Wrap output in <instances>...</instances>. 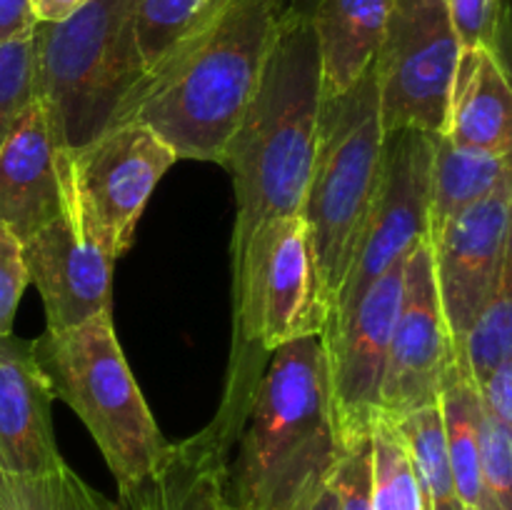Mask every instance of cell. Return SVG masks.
<instances>
[{
    "mask_svg": "<svg viewBox=\"0 0 512 510\" xmlns=\"http://www.w3.org/2000/svg\"><path fill=\"white\" fill-rule=\"evenodd\" d=\"M278 20L275 0H228L145 75L125 120L155 130L178 158L223 163L263 78Z\"/></svg>",
    "mask_w": 512,
    "mask_h": 510,
    "instance_id": "6da1fadb",
    "label": "cell"
},
{
    "mask_svg": "<svg viewBox=\"0 0 512 510\" xmlns=\"http://www.w3.org/2000/svg\"><path fill=\"white\" fill-rule=\"evenodd\" d=\"M323 100L320 55L308 18H280L263 78L223 153L233 175V255L255 230L280 215H298L313 168Z\"/></svg>",
    "mask_w": 512,
    "mask_h": 510,
    "instance_id": "7a4b0ae2",
    "label": "cell"
},
{
    "mask_svg": "<svg viewBox=\"0 0 512 510\" xmlns=\"http://www.w3.org/2000/svg\"><path fill=\"white\" fill-rule=\"evenodd\" d=\"M233 448L228 488L235 510H290L305 490L333 475L343 443L320 335L270 353Z\"/></svg>",
    "mask_w": 512,
    "mask_h": 510,
    "instance_id": "3957f363",
    "label": "cell"
},
{
    "mask_svg": "<svg viewBox=\"0 0 512 510\" xmlns=\"http://www.w3.org/2000/svg\"><path fill=\"white\" fill-rule=\"evenodd\" d=\"M35 100L63 153L123 123L145 78L135 0H90L60 23H38Z\"/></svg>",
    "mask_w": 512,
    "mask_h": 510,
    "instance_id": "277c9868",
    "label": "cell"
},
{
    "mask_svg": "<svg viewBox=\"0 0 512 510\" xmlns=\"http://www.w3.org/2000/svg\"><path fill=\"white\" fill-rule=\"evenodd\" d=\"M385 128L375 63L345 93L323 95L303 218L325 305L353 263L383 163Z\"/></svg>",
    "mask_w": 512,
    "mask_h": 510,
    "instance_id": "5b68a950",
    "label": "cell"
},
{
    "mask_svg": "<svg viewBox=\"0 0 512 510\" xmlns=\"http://www.w3.org/2000/svg\"><path fill=\"white\" fill-rule=\"evenodd\" d=\"M30 348L50 395L83 420L120 493L150 475L170 443L130 373L113 315H93L55 333L45 330Z\"/></svg>",
    "mask_w": 512,
    "mask_h": 510,
    "instance_id": "8992f818",
    "label": "cell"
},
{
    "mask_svg": "<svg viewBox=\"0 0 512 510\" xmlns=\"http://www.w3.org/2000/svg\"><path fill=\"white\" fill-rule=\"evenodd\" d=\"M460 40L445 0H390L375 55L383 128L445 133Z\"/></svg>",
    "mask_w": 512,
    "mask_h": 510,
    "instance_id": "52a82bcc",
    "label": "cell"
},
{
    "mask_svg": "<svg viewBox=\"0 0 512 510\" xmlns=\"http://www.w3.org/2000/svg\"><path fill=\"white\" fill-rule=\"evenodd\" d=\"M175 160L173 148L138 120L65 153L80 218L113 260L130 248L145 203Z\"/></svg>",
    "mask_w": 512,
    "mask_h": 510,
    "instance_id": "ba28073f",
    "label": "cell"
},
{
    "mask_svg": "<svg viewBox=\"0 0 512 510\" xmlns=\"http://www.w3.org/2000/svg\"><path fill=\"white\" fill-rule=\"evenodd\" d=\"M433 135L415 128L385 133L378 188L355 248L353 263L325 323L345 318L360 295L428 238Z\"/></svg>",
    "mask_w": 512,
    "mask_h": 510,
    "instance_id": "9c48e42d",
    "label": "cell"
},
{
    "mask_svg": "<svg viewBox=\"0 0 512 510\" xmlns=\"http://www.w3.org/2000/svg\"><path fill=\"white\" fill-rule=\"evenodd\" d=\"M403 263L385 270L345 318L325 323L320 333L335 428L343 445L370 435L380 418V390L403 288Z\"/></svg>",
    "mask_w": 512,
    "mask_h": 510,
    "instance_id": "30bf717a",
    "label": "cell"
},
{
    "mask_svg": "<svg viewBox=\"0 0 512 510\" xmlns=\"http://www.w3.org/2000/svg\"><path fill=\"white\" fill-rule=\"evenodd\" d=\"M455 360L435 283L433 248L425 238L403 263V288L380 390V418L395 423L413 410L438 403L440 383Z\"/></svg>",
    "mask_w": 512,
    "mask_h": 510,
    "instance_id": "8fae6325",
    "label": "cell"
},
{
    "mask_svg": "<svg viewBox=\"0 0 512 510\" xmlns=\"http://www.w3.org/2000/svg\"><path fill=\"white\" fill-rule=\"evenodd\" d=\"M63 213L23 240L28 280L45 305V330H68L93 315L110 313L115 260L88 233L70 185L63 153Z\"/></svg>",
    "mask_w": 512,
    "mask_h": 510,
    "instance_id": "7c38bea8",
    "label": "cell"
},
{
    "mask_svg": "<svg viewBox=\"0 0 512 510\" xmlns=\"http://www.w3.org/2000/svg\"><path fill=\"white\" fill-rule=\"evenodd\" d=\"M510 203L512 180L463 210L438 238L430 240L435 283L455 358L478 310L490 298L505 268L512 265Z\"/></svg>",
    "mask_w": 512,
    "mask_h": 510,
    "instance_id": "4fadbf2b",
    "label": "cell"
},
{
    "mask_svg": "<svg viewBox=\"0 0 512 510\" xmlns=\"http://www.w3.org/2000/svg\"><path fill=\"white\" fill-rule=\"evenodd\" d=\"M63 150L35 100L0 145V223L23 243L63 213Z\"/></svg>",
    "mask_w": 512,
    "mask_h": 510,
    "instance_id": "5bb4252c",
    "label": "cell"
},
{
    "mask_svg": "<svg viewBox=\"0 0 512 510\" xmlns=\"http://www.w3.org/2000/svg\"><path fill=\"white\" fill-rule=\"evenodd\" d=\"M48 383L28 340L0 338V470L38 475L60 468Z\"/></svg>",
    "mask_w": 512,
    "mask_h": 510,
    "instance_id": "9a60e30c",
    "label": "cell"
},
{
    "mask_svg": "<svg viewBox=\"0 0 512 510\" xmlns=\"http://www.w3.org/2000/svg\"><path fill=\"white\" fill-rule=\"evenodd\" d=\"M230 450L210 430L170 443L138 485L120 493L125 510H235L228 488Z\"/></svg>",
    "mask_w": 512,
    "mask_h": 510,
    "instance_id": "2e32d148",
    "label": "cell"
},
{
    "mask_svg": "<svg viewBox=\"0 0 512 510\" xmlns=\"http://www.w3.org/2000/svg\"><path fill=\"white\" fill-rule=\"evenodd\" d=\"M443 135L465 148L510 155L512 90L503 55L488 48L460 50Z\"/></svg>",
    "mask_w": 512,
    "mask_h": 510,
    "instance_id": "e0dca14e",
    "label": "cell"
},
{
    "mask_svg": "<svg viewBox=\"0 0 512 510\" xmlns=\"http://www.w3.org/2000/svg\"><path fill=\"white\" fill-rule=\"evenodd\" d=\"M390 0H318L310 13L323 95L345 93L375 63Z\"/></svg>",
    "mask_w": 512,
    "mask_h": 510,
    "instance_id": "ac0fdd59",
    "label": "cell"
},
{
    "mask_svg": "<svg viewBox=\"0 0 512 510\" xmlns=\"http://www.w3.org/2000/svg\"><path fill=\"white\" fill-rule=\"evenodd\" d=\"M508 180H512L510 155L465 148L445 135H433L428 240L438 238L450 220Z\"/></svg>",
    "mask_w": 512,
    "mask_h": 510,
    "instance_id": "d6986e66",
    "label": "cell"
},
{
    "mask_svg": "<svg viewBox=\"0 0 512 510\" xmlns=\"http://www.w3.org/2000/svg\"><path fill=\"white\" fill-rule=\"evenodd\" d=\"M438 408L443 418L445 448L453 468L455 490L463 508L493 510L480 478V393L468 370L455 360L438 390Z\"/></svg>",
    "mask_w": 512,
    "mask_h": 510,
    "instance_id": "ffe728a7",
    "label": "cell"
},
{
    "mask_svg": "<svg viewBox=\"0 0 512 510\" xmlns=\"http://www.w3.org/2000/svg\"><path fill=\"white\" fill-rule=\"evenodd\" d=\"M395 428L403 435L410 463L418 475L425 510H463L458 490H455L448 448H445L443 418H440L438 403H430L395 420Z\"/></svg>",
    "mask_w": 512,
    "mask_h": 510,
    "instance_id": "44dd1931",
    "label": "cell"
},
{
    "mask_svg": "<svg viewBox=\"0 0 512 510\" xmlns=\"http://www.w3.org/2000/svg\"><path fill=\"white\" fill-rule=\"evenodd\" d=\"M228 0H135V38L145 75L203 30Z\"/></svg>",
    "mask_w": 512,
    "mask_h": 510,
    "instance_id": "7402d4cb",
    "label": "cell"
},
{
    "mask_svg": "<svg viewBox=\"0 0 512 510\" xmlns=\"http://www.w3.org/2000/svg\"><path fill=\"white\" fill-rule=\"evenodd\" d=\"M0 510H125V505L105 498L63 463L38 475L0 470Z\"/></svg>",
    "mask_w": 512,
    "mask_h": 510,
    "instance_id": "603a6c76",
    "label": "cell"
},
{
    "mask_svg": "<svg viewBox=\"0 0 512 510\" xmlns=\"http://www.w3.org/2000/svg\"><path fill=\"white\" fill-rule=\"evenodd\" d=\"M512 265L500 275L498 285L475 315L458 350V363L468 370L475 388H483L493 370L512 358Z\"/></svg>",
    "mask_w": 512,
    "mask_h": 510,
    "instance_id": "cb8c5ba5",
    "label": "cell"
},
{
    "mask_svg": "<svg viewBox=\"0 0 512 510\" xmlns=\"http://www.w3.org/2000/svg\"><path fill=\"white\" fill-rule=\"evenodd\" d=\"M373 455V510H425L423 490L410 463L408 448L390 420L378 418L370 430Z\"/></svg>",
    "mask_w": 512,
    "mask_h": 510,
    "instance_id": "d4e9b609",
    "label": "cell"
},
{
    "mask_svg": "<svg viewBox=\"0 0 512 510\" xmlns=\"http://www.w3.org/2000/svg\"><path fill=\"white\" fill-rule=\"evenodd\" d=\"M35 103L33 33L0 40V145Z\"/></svg>",
    "mask_w": 512,
    "mask_h": 510,
    "instance_id": "484cf974",
    "label": "cell"
},
{
    "mask_svg": "<svg viewBox=\"0 0 512 510\" xmlns=\"http://www.w3.org/2000/svg\"><path fill=\"white\" fill-rule=\"evenodd\" d=\"M483 403V400H480ZM480 478L493 510H512V428L480 408Z\"/></svg>",
    "mask_w": 512,
    "mask_h": 510,
    "instance_id": "4316f807",
    "label": "cell"
},
{
    "mask_svg": "<svg viewBox=\"0 0 512 510\" xmlns=\"http://www.w3.org/2000/svg\"><path fill=\"white\" fill-rule=\"evenodd\" d=\"M458 33L460 48L503 50V0H445Z\"/></svg>",
    "mask_w": 512,
    "mask_h": 510,
    "instance_id": "83f0119b",
    "label": "cell"
},
{
    "mask_svg": "<svg viewBox=\"0 0 512 510\" xmlns=\"http://www.w3.org/2000/svg\"><path fill=\"white\" fill-rule=\"evenodd\" d=\"M333 483L338 490L340 510H373V455H370V435L350 440L340 450L333 470Z\"/></svg>",
    "mask_w": 512,
    "mask_h": 510,
    "instance_id": "f1b7e54d",
    "label": "cell"
},
{
    "mask_svg": "<svg viewBox=\"0 0 512 510\" xmlns=\"http://www.w3.org/2000/svg\"><path fill=\"white\" fill-rule=\"evenodd\" d=\"M28 283L23 243L0 223V338L10 335V330H13L18 303Z\"/></svg>",
    "mask_w": 512,
    "mask_h": 510,
    "instance_id": "f546056e",
    "label": "cell"
},
{
    "mask_svg": "<svg viewBox=\"0 0 512 510\" xmlns=\"http://www.w3.org/2000/svg\"><path fill=\"white\" fill-rule=\"evenodd\" d=\"M478 393L485 408H488L500 423L510 425L512 428V358L503 360V363L493 370L488 383H485Z\"/></svg>",
    "mask_w": 512,
    "mask_h": 510,
    "instance_id": "4dcf8cb0",
    "label": "cell"
},
{
    "mask_svg": "<svg viewBox=\"0 0 512 510\" xmlns=\"http://www.w3.org/2000/svg\"><path fill=\"white\" fill-rule=\"evenodd\" d=\"M35 20L28 10V0H0V40L20 38L33 33Z\"/></svg>",
    "mask_w": 512,
    "mask_h": 510,
    "instance_id": "1f68e13d",
    "label": "cell"
},
{
    "mask_svg": "<svg viewBox=\"0 0 512 510\" xmlns=\"http://www.w3.org/2000/svg\"><path fill=\"white\" fill-rule=\"evenodd\" d=\"M90 0H28V10L33 15L35 25L38 23H60L85 8Z\"/></svg>",
    "mask_w": 512,
    "mask_h": 510,
    "instance_id": "d6a6232c",
    "label": "cell"
},
{
    "mask_svg": "<svg viewBox=\"0 0 512 510\" xmlns=\"http://www.w3.org/2000/svg\"><path fill=\"white\" fill-rule=\"evenodd\" d=\"M290 510H340V500H338V490H335L333 475L323 483L313 485L310 490H305Z\"/></svg>",
    "mask_w": 512,
    "mask_h": 510,
    "instance_id": "836d02e7",
    "label": "cell"
},
{
    "mask_svg": "<svg viewBox=\"0 0 512 510\" xmlns=\"http://www.w3.org/2000/svg\"><path fill=\"white\" fill-rule=\"evenodd\" d=\"M318 0H275L278 18H310Z\"/></svg>",
    "mask_w": 512,
    "mask_h": 510,
    "instance_id": "e575fe53",
    "label": "cell"
},
{
    "mask_svg": "<svg viewBox=\"0 0 512 510\" xmlns=\"http://www.w3.org/2000/svg\"><path fill=\"white\" fill-rule=\"evenodd\" d=\"M463 510H483V508H463Z\"/></svg>",
    "mask_w": 512,
    "mask_h": 510,
    "instance_id": "d590c367",
    "label": "cell"
}]
</instances>
